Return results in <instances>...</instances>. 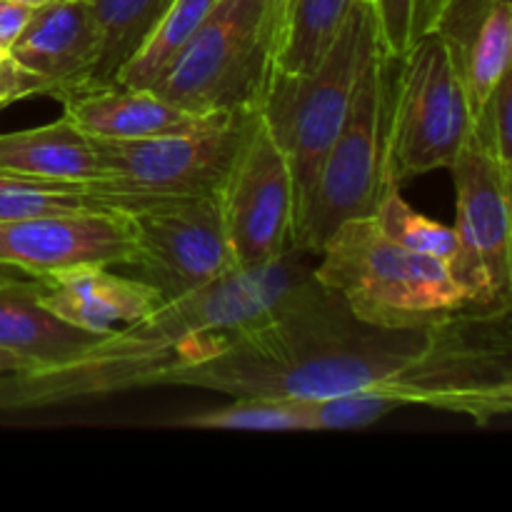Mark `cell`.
I'll list each match as a JSON object with an SVG mask.
<instances>
[{
    "instance_id": "1",
    "label": "cell",
    "mask_w": 512,
    "mask_h": 512,
    "mask_svg": "<svg viewBox=\"0 0 512 512\" xmlns=\"http://www.w3.org/2000/svg\"><path fill=\"white\" fill-rule=\"evenodd\" d=\"M168 385L230 398L380 393L488 425L512 410L510 310L383 328L353 315L310 275L265 323Z\"/></svg>"
},
{
    "instance_id": "2",
    "label": "cell",
    "mask_w": 512,
    "mask_h": 512,
    "mask_svg": "<svg viewBox=\"0 0 512 512\" xmlns=\"http://www.w3.org/2000/svg\"><path fill=\"white\" fill-rule=\"evenodd\" d=\"M315 260L318 255L290 248L273 263L235 270L163 303L70 363L0 375V413L168 385L173 375L215 358L245 330L265 323L313 275Z\"/></svg>"
},
{
    "instance_id": "3",
    "label": "cell",
    "mask_w": 512,
    "mask_h": 512,
    "mask_svg": "<svg viewBox=\"0 0 512 512\" xmlns=\"http://www.w3.org/2000/svg\"><path fill=\"white\" fill-rule=\"evenodd\" d=\"M313 278L353 315L383 328H418L473 310L448 263L393 243L373 215L348 220L330 235Z\"/></svg>"
},
{
    "instance_id": "4",
    "label": "cell",
    "mask_w": 512,
    "mask_h": 512,
    "mask_svg": "<svg viewBox=\"0 0 512 512\" xmlns=\"http://www.w3.org/2000/svg\"><path fill=\"white\" fill-rule=\"evenodd\" d=\"M380 53V30L370 0L350 10L338 38L310 73H270L258 113L285 153L295 185V220L320 163L343 128L360 75Z\"/></svg>"
},
{
    "instance_id": "5",
    "label": "cell",
    "mask_w": 512,
    "mask_h": 512,
    "mask_svg": "<svg viewBox=\"0 0 512 512\" xmlns=\"http://www.w3.org/2000/svg\"><path fill=\"white\" fill-rule=\"evenodd\" d=\"M395 58L380 50L360 75L338 138L320 163L295 220L290 248L320 255L348 220L370 218L388 183V110Z\"/></svg>"
},
{
    "instance_id": "6",
    "label": "cell",
    "mask_w": 512,
    "mask_h": 512,
    "mask_svg": "<svg viewBox=\"0 0 512 512\" xmlns=\"http://www.w3.org/2000/svg\"><path fill=\"white\" fill-rule=\"evenodd\" d=\"M473 140L468 95L443 40L423 35L393 63L388 110V183L448 168Z\"/></svg>"
},
{
    "instance_id": "7",
    "label": "cell",
    "mask_w": 512,
    "mask_h": 512,
    "mask_svg": "<svg viewBox=\"0 0 512 512\" xmlns=\"http://www.w3.org/2000/svg\"><path fill=\"white\" fill-rule=\"evenodd\" d=\"M268 78L265 0H220L148 90L188 113L255 108Z\"/></svg>"
},
{
    "instance_id": "8",
    "label": "cell",
    "mask_w": 512,
    "mask_h": 512,
    "mask_svg": "<svg viewBox=\"0 0 512 512\" xmlns=\"http://www.w3.org/2000/svg\"><path fill=\"white\" fill-rule=\"evenodd\" d=\"M108 198L125 213L133 238L130 258L120 268L158 290L165 303L238 270L218 195Z\"/></svg>"
},
{
    "instance_id": "9",
    "label": "cell",
    "mask_w": 512,
    "mask_h": 512,
    "mask_svg": "<svg viewBox=\"0 0 512 512\" xmlns=\"http://www.w3.org/2000/svg\"><path fill=\"white\" fill-rule=\"evenodd\" d=\"M255 108L210 118L190 133L145 140L93 138L100 175L85 185L95 195L125 198H183L218 195L250 125Z\"/></svg>"
},
{
    "instance_id": "10",
    "label": "cell",
    "mask_w": 512,
    "mask_h": 512,
    "mask_svg": "<svg viewBox=\"0 0 512 512\" xmlns=\"http://www.w3.org/2000/svg\"><path fill=\"white\" fill-rule=\"evenodd\" d=\"M458 195L455 255L450 273L468 293L473 310L512 308V175L470 140L450 165Z\"/></svg>"
},
{
    "instance_id": "11",
    "label": "cell",
    "mask_w": 512,
    "mask_h": 512,
    "mask_svg": "<svg viewBox=\"0 0 512 512\" xmlns=\"http://www.w3.org/2000/svg\"><path fill=\"white\" fill-rule=\"evenodd\" d=\"M218 200L238 270L268 265L288 253L295 228V185L285 153L260 113L220 185Z\"/></svg>"
},
{
    "instance_id": "12",
    "label": "cell",
    "mask_w": 512,
    "mask_h": 512,
    "mask_svg": "<svg viewBox=\"0 0 512 512\" xmlns=\"http://www.w3.org/2000/svg\"><path fill=\"white\" fill-rule=\"evenodd\" d=\"M130 250L128 218L110 198L95 208L0 223V263L30 278L80 265L118 268Z\"/></svg>"
},
{
    "instance_id": "13",
    "label": "cell",
    "mask_w": 512,
    "mask_h": 512,
    "mask_svg": "<svg viewBox=\"0 0 512 512\" xmlns=\"http://www.w3.org/2000/svg\"><path fill=\"white\" fill-rule=\"evenodd\" d=\"M38 303L73 328L105 338L165 303L155 288L113 265H80L35 278Z\"/></svg>"
},
{
    "instance_id": "14",
    "label": "cell",
    "mask_w": 512,
    "mask_h": 512,
    "mask_svg": "<svg viewBox=\"0 0 512 512\" xmlns=\"http://www.w3.org/2000/svg\"><path fill=\"white\" fill-rule=\"evenodd\" d=\"M10 55L38 75L48 95H65L85 88L98 60V30L85 0H53L33 10Z\"/></svg>"
},
{
    "instance_id": "15",
    "label": "cell",
    "mask_w": 512,
    "mask_h": 512,
    "mask_svg": "<svg viewBox=\"0 0 512 512\" xmlns=\"http://www.w3.org/2000/svg\"><path fill=\"white\" fill-rule=\"evenodd\" d=\"M433 33L453 60L475 120L500 78L510 73L512 0H448Z\"/></svg>"
},
{
    "instance_id": "16",
    "label": "cell",
    "mask_w": 512,
    "mask_h": 512,
    "mask_svg": "<svg viewBox=\"0 0 512 512\" xmlns=\"http://www.w3.org/2000/svg\"><path fill=\"white\" fill-rule=\"evenodd\" d=\"M63 115H68L90 138L103 140H145L160 135L190 133L210 118L188 113L168 103L148 88L98 85L65 95Z\"/></svg>"
},
{
    "instance_id": "17",
    "label": "cell",
    "mask_w": 512,
    "mask_h": 512,
    "mask_svg": "<svg viewBox=\"0 0 512 512\" xmlns=\"http://www.w3.org/2000/svg\"><path fill=\"white\" fill-rule=\"evenodd\" d=\"M0 175L90 185L98 180L100 165L93 138L63 115L38 128L0 133Z\"/></svg>"
},
{
    "instance_id": "18",
    "label": "cell",
    "mask_w": 512,
    "mask_h": 512,
    "mask_svg": "<svg viewBox=\"0 0 512 512\" xmlns=\"http://www.w3.org/2000/svg\"><path fill=\"white\" fill-rule=\"evenodd\" d=\"M98 340L100 335L73 328L45 310L35 295V278L0 285V350L48 368L80 358Z\"/></svg>"
},
{
    "instance_id": "19",
    "label": "cell",
    "mask_w": 512,
    "mask_h": 512,
    "mask_svg": "<svg viewBox=\"0 0 512 512\" xmlns=\"http://www.w3.org/2000/svg\"><path fill=\"white\" fill-rule=\"evenodd\" d=\"M98 30V60L85 88L113 85L120 70L143 48L173 0H85Z\"/></svg>"
},
{
    "instance_id": "20",
    "label": "cell",
    "mask_w": 512,
    "mask_h": 512,
    "mask_svg": "<svg viewBox=\"0 0 512 512\" xmlns=\"http://www.w3.org/2000/svg\"><path fill=\"white\" fill-rule=\"evenodd\" d=\"M218 3L220 0H173L168 5V10H165L163 18L153 28L150 38L143 43V48L120 70L118 78H115V85H125V88H150L153 80L183 50V45L198 33V28L218 8Z\"/></svg>"
},
{
    "instance_id": "21",
    "label": "cell",
    "mask_w": 512,
    "mask_h": 512,
    "mask_svg": "<svg viewBox=\"0 0 512 512\" xmlns=\"http://www.w3.org/2000/svg\"><path fill=\"white\" fill-rule=\"evenodd\" d=\"M355 3L360 0H295L288 35L270 73H310L338 38Z\"/></svg>"
},
{
    "instance_id": "22",
    "label": "cell",
    "mask_w": 512,
    "mask_h": 512,
    "mask_svg": "<svg viewBox=\"0 0 512 512\" xmlns=\"http://www.w3.org/2000/svg\"><path fill=\"white\" fill-rule=\"evenodd\" d=\"M178 428L233 430V433H300L310 430L300 398H233L225 408L175 420Z\"/></svg>"
},
{
    "instance_id": "23",
    "label": "cell",
    "mask_w": 512,
    "mask_h": 512,
    "mask_svg": "<svg viewBox=\"0 0 512 512\" xmlns=\"http://www.w3.org/2000/svg\"><path fill=\"white\" fill-rule=\"evenodd\" d=\"M373 220L380 233L388 235L393 243L413 250V253L430 255V258H438L448 265H453L455 255H458L455 230L410 208L400 195L398 185H390L385 190L378 208H375Z\"/></svg>"
},
{
    "instance_id": "24",
    "label": "cell",
    "mask_w": 512,
    "mask_h": 512,
    "mask_svg": "<svg viewBox=\"0 0 512 512\" xmlns=\"http://www.w3.org/2000/svg\"><path fill=\"white\" fill-rule=\"evenodd\" d=\"M103 203V195L90 193L85 185L43 183V180L0 175V223L35 218V215L73 213Z\"/></svg>"
},
{
    "instance_id": "25",
    "label": "cell",
    "mask_w": 512,
    "mask_h": 512,
    "mask_svg": "<svg viewBox=\"0 0 512 512\" xmlns=\"http://www.w3.org/2000/svg\"><path fill=\"white\" fill-rule=\"evenodd\" d=\"M310 430H360L403 408L395 398L380 393H338L323 398H300Z\"/></svg>"
},
{
    "instance_id": "26",
    "label": "cell",
    "mask_w": 512,
    "mask_h": 512,
    "mask_svg": "<svg viewBox=\"0 0 512 512\" xmlns=\"http://www.w3.org/2000/svg\"><path fill=\"white\" fill-rule=\"evenodd\" d=\"M380 30V50L400 58L415 40L433 33L435 20L448 0H370Z\"/></svg>"
},
{
    "instance_id": "27",
    "label": "cell",
    "mask_w": 512,
    "mask_h": 512,
    "mask_svg": "<svg viewBox=\"0 0 512 512\" xmlns=\"http://www.w3.org/2000/svg\"><path fill=\"white\" fill-rule=\"evenodd\" d=\"M512 70L500 78L490 98L480 108V113L473 120V143L483 153L498 163L503 173L512 175Z\"/></svg>"
},
{
    "instance_id": "28",
    "label": "cell",
    "mask_w": 512,
    "mask_h": 512,
    "mask_svg": "<svg viewBox=\"0 0 512 512\" xmlns=\"http://www.w3.org/2000/svg\"><path fill=\"white\" fill-rule=\"evenodd\" d=\"M33 95H48L43 80L25 70L10 55V50L0 48V108L23 98H33Z\"/></svg>"
},
{
    "instance_id": "29",
    "label": "cell",
    "mask_w": 512,
    "mask_h": 512,
    "mask_svg": "<svg viewBox=\"0 0 512 512\" xmlns=\"http://www.w3.org/2000/svg\"><path fill=\"white\" fill-rule=\"evenodd\" d=\"M295 0H265V43H268V73L278 58L293 18ZM268 80V78H265Z\"/></svg>"
},
{
    "instance_id": "30",
    "label": "cell",
    "mask_w": 512,
    "mask_h": 512,
    "mask_svg": "<svg viewBox=\"0 0 512 512\" xmlns=\"http://www.w3.org/2000/svg\"><path fill=\"white\" fill-rule=\"evenodd\" d=\"M33 10L35 8H30V5L13 3V0H0V48H13V43L20 38L28 20L33 18Z\"/></svg>"
},
{
    "instance_id": "31",
    "label": "cell",
    "mask_w": 512,
    "mask_h": 512,
    "mask_svg": "<svg viewBox=\"0 0 512 512\" xmlns=\"http://www.w3.org/2000/svg\"><path fill=\"white\" fill-rule=\"evenodd\" d=\"M33 368H38L33 360L23 358V355L8 353V350H0V375L25 373V370H33Z\"/></svg>"
},
{
    "instance_id": "32",
    "label": "cell",
    "mask_w": 512,
    "mask_h": 512,
    "mask_svg": "<svg viewBox=\"0 0 512 512\" xmlns=\"http://www.w3.org/2000/svg\"><path fill=\"white\" fill-rule=\"evenodd\" d=\"M23 278H30V275H25V273H20V270L10 268V265L0 263V285L13 283V280H23Z\"/></svg>"
},
{
    "instance_id": "33",
    "label": "cell",
    "mask_w": 512,
    "mask_h": 512,
    "mask_svg": "<svg viewBox=\"0 0 512 512\" xmlns=\"http://www.w3.org/2000/svg\"><path fill=\"white\" fill-rule=\"evenodd\" d=\"M13 3H23V5H30V8H40V5H45V3H53V0H13Z\"/></svg>"
}]
</instances>
